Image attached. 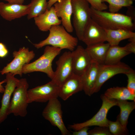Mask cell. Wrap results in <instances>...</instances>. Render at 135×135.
<instances>
[{"label": "cell", "mask_w": 135, "mask_h": 135, "mask_svg": "<svg viewBox=\"0 0 135 135\" xmlns=\"http://www.w3.org/2000/svg\"><path fill=\"white\" fill-rule=\"evenodd\" d=\"M125 46L126 50L131 53H135V42H130Z\"/></svg>", "instance_id": "cell-34"}, {"label": "cell", "mask_w": 135, "mask_h": 135, "mask_svg": "<svg viewBox=\"0 0 135 135\" xmlns=\"http://www.w3.org/2000/svg\"><path fill=\"white\" fill-rule=\"evenodd\" d=\"M128 78V84L126 88L130 92L135 95V72L133 70L125 74Z\"/></svg>", "instance_id": "cell-28"}, {"label": "cell", "mask_w": 135, "mask_h": 135, "mask_svg": "<svg viewBox=\"0 0 135 135\" xmlns=\"http://www.w3.org/2000/svg\"><path fill=\"white\" fill-rule=\"evenodd\" d=\"M29 4V12L27 15L29 20L43 13L48 9L47 0H32Z\"/></svg>", "instance_id": "cell-25"}, {"label": "cell", "mask_w": 135, "mask_h": 135, "mask_svg": "<svg viewBox=\"0 0 135 135\" xmlns=\"http://www.w3.org/2000/svg\"><path fill=\"white\" fill-rule=\"evenodd\" d=\"M42 115L53 126L57 127L62 135L70 134L63 121L61 104L58 98H52L48 102L42 112Z\"/></svg>", "instance_id": "cell-8"}, {"label": "cell", "mask_w": 135, "mask_h": 135, "mask_svg": "<svg viewBox=\"0 0 135 135\" xmlns=\"http://www.w3.org/2000/svg\"><path fill=\"white\" fill-rule=\"evenodd\" d=\"M6 82V79L0 82V93L4 92V88L3 87L2 84Z\"/></svg>", "instance_id": "cell-37"}, {"label": "cell", "mask_w": 135, "mask_h": 135, "mask_svg": "<svg viewBox=\"0 0 135 135\" xmlns=\"http://www.w3.org/2000/svg\"><path fill=\"white\" fill-rule=\"evenodd\" d=\"M29 84L26 78L19 80L18 84L13 93L8 112V115L13 114L15 116H25L27 114L28 91Z\"/></svg>", "instance_id": "cell-5"}, {"label": "cell", "mask_w": 135, "mask_h": 135, "mask_svg": "<svg viewBox=\"0 0 135 135\" xmlns=\"http://www.w3.org/2000/svg\"><path fill=\"white\" fill-rule=\"evenodd\" d=\"M35 24L40 30L49 31L54 25H60L61 20L57 16L54 6L47 9L43 13L34 18Z\"/></svg>", "instance_id": "cell-18"}, {"label": "cell", "mask_w": 135, "mask_h": 135, "mask_svg": "<svg viewBox=\"0 0 135 135\" xmlns=\"http://www.w3.org/2000/svg\"><path fill=\"white\" fill-rule=\"evenodd\" d=\"M117 106H118L120 111L117 120L125 128H127L128 119L130 114L135 108V101L129 102L127 100H117Z\"/></svg>", "instance_id": "cell-24"}, {"label": "cell", "mask_w": 135, "mask_h": 135, "mask_svg": "<svg viewBox=\"0 0 135 135\" xmlns=\"http://www.w3.org/2000/svg\"><path fill=\"white\" fill-rule=\"evenodd\" d=\"M104 96L109 99L116 100H131L135 101V95L132 94L126 87H114L108 88Z\"/></svg>", "instance_id": "cell-22"}, {"label": "cell", "mask_w": 135, "mask_h": 135, "mask_svg": "<svg viewBox=\"0 0 135 135\" xmlns=\"http://www.w3.org/2000/svg\"><path fill=\"white\" fill-rule=\"evenodd\" d=\"M54 5L56 15L61 18L62 26L69 33L72 32L74 28L71 20L72 14L71 0H60Z\"/></svg>", "instance_id": "cell-16"}, {"label": "cell", "mask_w": 135, "mask_h": 135, "mask_svg": "<svg viewBox=\"0 0 135 135\" xmlns=\"http://www.w3.org/2000/svg\"><path fill=\"white\" fill-rule=\"evenodd\" d=\"M60 0H49L48 2V9H50L52 5Z\"/></svg>", "instance_id": "cell-36"}, {"label": "cell", "mask_w": 135, "mask_h": 135, "mask_svg": "<svg viewBox=\"0 0 135 135\" xmlns=\"http://www.w3.org/2000/svg\"><path fill=\"white\" fill-rule=\"evenodd\" d=\"M11 4H22L25 0H4Z\"/></svg>", "instance_id": "cell-35"}, {"label": "cell", "mask_w": 135, "mask_h": 135, "mask_svg": "<svg viewBox=\"0 0 135 135\" xmlns=\"http://www.w3.org/2000/svg\"><path fill=\"white\" fill-rule=\"evenodd\" d=\"M91 7L94 9L104 11L107 10L108 6L102 1V0H86Z\"/></svg>", "instance_id": "cell-30"}, {"label": "cell", "mask_w": 135, "mask_h": 135, "mask_svg": "<svg viewBox=\"0 0 135 135\" xmlns=\"http://www.w3.org/2000/svg\"><path fill=\"white\" fill-rule=\"evenodd\" d=\"M99 65L96 61L92 60L90 68L85 74L81 76L83 90L86 94L90 96L94 94L98 78Z\"/></svg>", "instance_id": "cell-19"}, {"label": "cell", "mask_w": 135, "mask_h": 135, "mask_svg": "<svg viewBox=\"0 0 135 135\" xmlns=\"http://www.w3.org/2000/svg\"><path fill=\"white\" fill-rule=\"evenodd\" d=\"M130 54L126 50L125 46L121 47L118 45L110 46L104 64H112L118 63L120 62L122 58Z\"/></svg>", "instance_id": "cell-23"}, {"label": "cell", "mask_w": 135, "mask_h": 135, "mask_svg": "<svg viewBox=\"0 0 135 135\" xmlns=\"http://www.w3.org/2000/svg\"><path fill=\"white\" fill-rule=\"evenodd\" d=\"M133 70L126 64L121 62L112 64H100L98 78L94 94L98 92L104 83L119 74H126Z\"/></svg>", "instance_id": "cell-10"}, {"label": "cell", "mask_w": 135, "mask_h": 135, "mask_svg": "<svg viewBox=\"0 0 135 135\" xmlns=\"http://www.w3.org/2000/svg\"><path fill=\"white\" fill-rule=\"evenodd\" d=\"M49 31V34L46 39L38 43L33 44L36 48L38 49L45 46L51 45L62 50L66 49L72 51L77 46V38L70 34L62 26L53 25Z\"/></svg>", "instance_id": "cell-2"}, {"label": "cell", "mask_w": 135, "mask_h": 135, "mask_svg": "<svg viewBox=\"0 0 135 135\" xmlns=\"http://www.w3.org/2000/svg\"><path fill=\"white\" fill-rule=\"evenodd\" d=\"M28 5L0 2V15L4 19L11 21L27 15L29 12Z\"/></svg>", "instance_id": "cell-15"}, {"label": "cell", "mask_w": 135, "mask_h": 135, "mask_svg": "<svg viewBox=\"0 0 135 135\" xmlns=\"http://www.w3.org/2000/svg\"><path fill=\"white\" fill-rule=\"evenodd\" d=\"M88 135H112L108 127L98 126L88 131Z\"/></svg>", "instance_id": "cell-29"}, {"label": "cell", "mask_w": 135, "mask_h": 135, "mask_svg": "<svg viewBox=\"0 0 135 135\" xmlns=\"http://www.w3.org/2000/svg\"><path fill=\"white\" fill-rule=\"evenodd\" d=\"M6 74V84L4 86L0 108V124L6 119L8 115L11 96L19 82V80L16 78L12 74L8 73Z\"/></svg>", "instance_id": "cell-12"}, {"label": "cell", "mask_w": 135, "mask_h": 135, "mask_svg": "<svg viewBox=\"0 0 135 135\" xmlns=\"http://www.w3.org/2000/svg\"><path fill=\"white\" fill-rule=\"evenodd\" d=\"M105 30L106 41L110 46L118 45L122 40L135 37V33L130 30L123 29Z\"/></svg>", "instance_id": "cell-21"}, {"label": "cell", "mask_w": 135, "mask_h": 135, "mask_svg": "<svg viewBox=\"0 0 135 135\" xmlns=\"http://www.w3.org/2000/svg\"><path fill=\"white\" fill-rule=\"evenodd\" d=\"M89 127L88 126L85 127L81 128L79 130L73 132L72 135H88V130Z\"/></svg>", "instance_id": "cell-31"}, {"label": "cell", "mask_w": 135, "mask_h": 135, "mask_svg": "<svg viewBox=\"0 0 135 135\" xmlns=\"http://www.w3.org/2000/svg\"><path fill=\"white\" fill-rule=\"evenodd\" d=\"M82 90L81 77L74 74L59 86L58 96L66 100L73 94Z\"/></svg>", "instance_id": "cell-17"}, {"label": "cell", "mask_w": 135, "mask_h": 135, "mask_svg": "<svg viewBox=\"0 0 135 135\" xmlns=\"http://www.w3.org/2000/svg\"><path fill=\"white\" fill-rule=\"evenodd\" d=\"M62 50L59 48L46 46L41 56L34 62L24 66L22 69V74L35 72H42L46 74L52 80L54 73L52 68V61Z\"/></svg>", "instance_id": "cell-3"}, {"label": "cell", "mask_w": 135, "mask_h": 135, "mask_svg": "<svg viewBox=\"0 0 135 135\" xmlns=\"http://www.w3.org/2000/svg\"><path fill=\"white\" fill-rule=\"evenodd\" d=\"M135 0H102L103 2L109 4V12H117L123 7H128L132 5Z\"/></svg>", "instance_id": "cell-26"}, {"label": "cell", "mask_w": 135, "mask_h": 135, "mask_svg": "<svg viewBox=\"0 0 135 135\" xmlns=\"http://www.w3.org/2000/svg\"><path fill=\"white\" fill-rule=\"evenodd\" d=\"M8 51L5 45L0 42V58H4L8 55Z\"/></svg>", "instance_id": "cell-32"}, {"label": "cell", "mask_w": 135, "mask_h": 135, "mask_svg": "<svg viewBox=\"0 0 135 135\" xmlns=\"http://www.w3.org/2000/svg\"><path fill=\"white\" fill-rule=\"evenodd\" d=\"M56 63V69L51 80L60 86L74 74L72 52L70 51L64 52Z\"/></svg>", "instance_id": "cell-11"}, {"label": "cell", "mask_w": 135, "mask_h": 135, "mask_svg": "<svg viewBox=\"0 0 135 135\" xmlns=\"http://www.w3.org/2000/svg\"><path fill=\"white\" fill-rule=\"evenodd\" d=\"M81 41L87 46L106 41L105 30L92 18L86 26Z\"/></svg>", "instance_id": "cell-13"}, {"label": "cell", "mask_w": 135, "mask_h": 135, "mask_svg": "<svg viewBox=\"0 0 135 135\" xmlns=\"http://www.w3.org/2000/svg\"><path fill=\"white\" fill-rule=\"evenodd\" d=\"M74 28L78 39L81 40L84 30L91 19L90 7L86 0H71Z\"/></svg>", "instance_id": "cell-4"}, {"label": "cell", "mask_w": 135, "mask_h": 135, "mask_svg": "<svg viewBox=\"0 0 135 135\" xmlns=\"http://www.w3.org/2000/svg\"><path fill=\"white\" fill-rule=\"evenodd\" d=\"M13 60L7 64L0 71L2 75L10 73L14 75H19L22 76V69L24 66L29 63L35 57L32 50L30 51L28 48L23 47L18 51H14L12 53Z\"/></svg>", "instance_id": "cell-7"}, {"label": "cell", "mask_w": 135, "mask_h": 135, "mask_svg": "<svg viewBox=\"0 0 135 135\" xmlns=\"http://www.w3.org/2000/svg\"><path fill=\"white\" fill-rule=\"evenodd\" d=\"M100 98L102 103L97 112L92 118L86 122L70 125V128L77 131L86 126H96L108 127L109 120L107 118V114L111 108L117 106V100L108 99L104 94L101 95Z\"/></svg>", "instance_id": "cell-6"}, {"label": "cell", "mask_w": 135, "mask_h": 135, "mask_svg": "<svg viewBox=\"0 0 135 135\" xmlns=\"http://www.w3.org/2000/svg\"><path fill=\"white\" fill-rule=\"evenodd\" d=\"M90 10L91 18L105 30L135 29V22L126 15L98 10L91 6Z\"/></svg>", "instance_id": "cell-1"}, {"label": "cell", "mask_w": 135, "mask_h": 135, "mask_svg": "<svg viewBox=\"0 0 135 135\" xmlns=\"http://www.w3.org/2000/svg\"><path fill=\"white\" fill-rule=\"evenodd\" d=\"M110 46L108 42H103L87 46L86 49L92 60L96 61L99 64H104Z\"/></svg>", "instance_id": "cell-20"}, {"label": "cell", "mask_w": 135, "mask_h": 135, "mask_svg": "<svg viewBox=\"0 0 135 135\" xmlns=\"http://www.w3.org/2000/svg\"><path fill=\"white\" fill-rule=\"evenodd\" d=\"M59 86L51 80L43 85L28 90V102H45L58 96Z\"/></svg>", "instance_id": "cell-9"}, {"label": "cell", "mask_w": 135, "mask_h": 135, "mask_svg": "<svg viewBox=\"0 0 135 135\" xmlns=\"http://www.w3.org/2000/svg\"><path fill=\"white\" fill-rule=\"evenodd\" d=\"M128 10L127 11V15L130 17L135 22V8L132 5L127 7Z\"/></svg>", "instance_id": "cell-33"}, {"label": "cell", "mask_w": 135, "mask_h": 135, "mask_svg": "<svg viewBox=\"0 0 135 135\" xmlns=\"http://www.w3.org/2000/svg\"><path fill=\"white\" fill-rule=\"evenodd\" d=\"M108 127L112 135H125L128 134L127 128H124L117 120L115 122L109 120Z\"/></svg>", "instance_id": "cell-27"}, {"label": "cell", "mask_w": 135, "mask_h": 135, "mask_svg": "<svg viewBox=\"0 0 135 135\" xmlns=\"http://www.w3.org/2000/svg\"><path fill=\"white\" fill-rule=\"evenodd\" d=\"M72 52L74 73L81 77L90 68L92 60L86 48L81 46H78Z\"/></svg>", "instance_id": "cell-14"}]
</instances>
